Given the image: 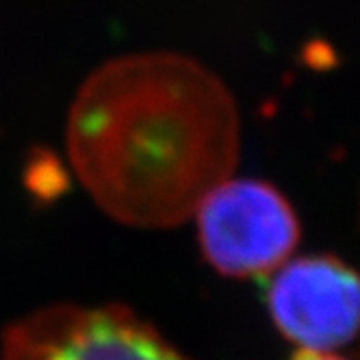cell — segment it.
Instances as JSON below:
<instances>
[{
    "label": "cell",
    "instance_id": "obj_2",
    "mask_svg": "<svg viewBox=\"0 0 360 360\" xmlns=\"http://www.w3.org/2000/svg\"><path fill=\"white\" fill-rule=\"evenodd\" d=\"M204 261L226 278H261L291 259L300 219L274 185L230 176L193 213Z\"/></svg>",
    "mask_w": 360,
    "mask_h": 360
},
{
    "label": "cell",
    "instance_id": "obj_5",
    "mask_svg": "<svg viewBox=\"0 0 360 360\" xmlns=\"http://www.w3.org/2000/svg\"><path fill=\"white\" fill-rule=\"evenodd\" d=\"M293 360H347L334 352H311V349H297Z\"/></svg>",
    "mask_w": 360,
    "mask_h": 360
},
{
    "label": "cell",
    "instance_id": "obj_4",
    "mask_svg": "<svg viewBox=\"0 0 360 360\" xmlns=\"http://www.w3.org/2000/svg\"><path fill=\"white\" fill-rule=\"evenodd\" d=\"M358 278L330 254L282 263L269 282L267 308L278 332L311 352H334L358 330Z\"/></svg>",
    "mask_w": 360,
    "mask_h": 360
},
{
    "label": "cell",
    "instance_id": "obj_1",
    "mask_svg": "<svg viewBox=\"0 0 360 360\" xmlns=\"http://www.w3.org/2000/svg\"><path fill=\"white\" fill-rule=\"evenodd\" d=\"M68 159L111 219L174 228L235 174L241 122L219 76L180 53H133L96 68L74 96Z\"/></svg>",
    "mask_w": 360,
    "mask_h": 360
},
{
    "label": "cell",
    "instance_id": "obj_3",
    "mask_svg": "<svg viewBox=\"0 0 360 360\" xmlns=\"http://www.w3.org/2000/svg\"><path fill=\"white\" fill-rule=\"evenodd\" d=\"M0 360H191L120 304H53L15 319L0 337Z\"/></svg>",
    "mask_w": 360,
    "mask_h": 360
}]
</instances>
